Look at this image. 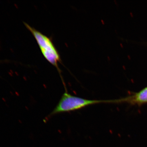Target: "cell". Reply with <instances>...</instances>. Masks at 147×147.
I'll use <instances>...</instances> for the list:
<instances>
[{"mask_svg":"<svg viewBox=\"0 0 147 147\" xmlns=\"http://www.w3.org/2000/svg\"><path fill=\"white\" fill-rule=\"evenodd\" d=\"M115 100H91L74 96L65 91L59 102L45 120L47 121L55 115L82 109L90 105L100 103L115 104Z\"/></svg>","mask_w":147,"mask_h":147,"instance_id":"6da1fadb","label":"cell"},{"mask_svg":"<svg viewBox=\"0 0 147 147\" xmlns=\"http://www.w3.org/2000/svg\"><path fill=\"white\" fill-rule=\"evenodd\" d=\"M24 24L35 38L40 50L46 59L57 69L61 75L63 83L64 84V82L62 78L61 70L58 65V63L61 61L60 56L52 41L50 38L30 26L28 24L25 23Z\"/></svg>","mask_w":147,"mask_h":147,"instance_id":"7a4b0ae2","label":"cell"},{"mask_svg":"<svg viewBox=\"0 0 147 147\" xmlns=\"http://www.w3.org/2000/svg\"><path fill=\"white\" fill-rule=\"evenodd\" d=\"M125 102L139 106L147 103V87L133 95L117 99V104Z\"/></svg>","mask_w":147,"mask_h":147,"instance_id":"3957f363","label":"cell"}]
</instances>
